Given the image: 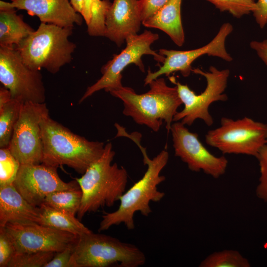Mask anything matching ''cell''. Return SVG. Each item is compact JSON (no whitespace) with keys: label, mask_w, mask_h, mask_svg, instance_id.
Returning <instances> with one entry per match:
<instances>
[{"label":"cell","mask_w":267,"mask_h":267,"mask_svg":"<svg viewBox=\"0 0 267 267\" xmlns=\"http://www.w3.org/2000/svg\"><path fill=\"white\" fill-rule=\"evenodd\" d=\"M141 23L138 0H114L107 13L104 37L120 46L137 34Z\"/></svg>","instance_id":"cell-17"},{"label":"cell","mask_w":267,"mask_h":267,"mask_svg":"<svg viewBox=\"0 0 267 267\" xmlns=\"http://www.w3.org/2000/svg\"><path fill=\"white\" fill-rule=\"evenodd\" d=\"M57 169L42 163L20 165L13 184L28 202L39 207L51 193L80 188L76 179L68 182L62 180Z\"/></svg>","instance_id":"cell-15"},{"label":"cell","mask_w":267,"mask_h":267,"mask_svg":"<svg viewBox=\"0 0 267 267\" xmlns=\"http://www.w3.org/2000/svg\"><path fill=\"white\" fill-rule=\"evenodd\" d=\"M192 72L199 74L206 79L207 86L200 94H196L186 85L177 81L174 78L171 82L177 87L179 98L184 105L183 109L175 114L173 122H180L184 125L191 126L196 119L202 120L208 126L214 123L209 112L210 105L216 101H225L227 96L224 93L230 75L228 69L219 70L211 66L208 71L199 68L193 69Z\"/></svg>","instance_id":"cell-7"},{"label":"cell","mask_w":267,"mask_h":267,"mask_svg":"<svg viewBox=\"0 0 267 267\" xmlns=\"http://www.w3.org/2000/svg\"><path fill=\"white\" fill-rule=\"evenodd\" d=\"M256 158L259 161L260 170L256 194L267 203V143L261 149Z\"/></svg>","instance_id":"cell-29"},{"label":"cell","mask_w":267,"mask_h":267,"mask_svg":"<svg viewBox=\"0 0 267 267\" xmlns=\"http://www.w3.org/2000/svg\"><path fill=\"white\" fill-rule=\"evenodd\" d=\"M148 85L150 89L142 94L124 86L108 92L123 101V114L136 123L157 132L165 122L168 133L178 108L182 104L177 87L168 86L163 78L154 80Z\"/></svg>","instance_id":"cell-3"},{"label":"cell","mask_w":267,"mask_h":267,"mask_svg":"<svg viewBox=\"0 0 267 267\" xmlns=\"http://www.w3.org/2000/svg\"><path fill=\"white\" fill-rule=\"evenodd\" d=\"M175 156L186 164L188 169L218 178L226 171L228 161L223 156L217 157L200 142L196 133L190 132L180 122L172 123L170 129Z\"/></svg>","instance_id":"cell-13"},{"label":"cell","mask_w":267,"mask_h":267,"mask_svg":"<svg viewBox=\"0 0 267 267\" xmlns=\"http://www.w3.org/2000/svg\"><path fill=\"white\" fill-rule=\"evenodd\" d=\"M74 246L56 252L53 258L45 266V267H72L71 258Z\"/></svg>","instance_id":"cell-32"},{"label":"cell","mask_w":267,"mask_h":267,"mask_svg":"<svg viewBox=\"0 0 267 267\" xmlns=\"http://www.w3.org/2000/svg\"><path fill=\"white\" fill-rule=\"evenodd\" d=\"M70 1L75 10L81 14L83 8V0H70Z\"/></svg>","instance_id":"cell-36"},{"label":"cell","mask_w":267,"mask_h":267,"mask_svg":"<svg viewBox=\"0 0 267 267\" xmlns=\"http://www.w3.org/2000/svg\"><path fill=\"white\" fill-rule=\"evenodd\" d=\"M39 207L42 216L41 224L78 236L91 231L75 216L55 210L44 203Z\"/></svg>","instance_id":"cell-21"},{"label":"cell","mask_w":267,"mask_h":267,"mask_svg":"<svg viewBox=\"0 0 267 267\" xmlns=\"http://www.w3.org/2000/svg\"><path fill=\"white\" fill-rule=\"evenodd\" d=\"M20 163L11 154L8 147L0 148V186L13 183Z\"/></svg>","instance_id":"cell-28"},{"label":"cell","mask_w":267,"mask_h":267,"mask_svg":"<svg viewBox=\"0 0 267 267\" xmlns=\"http://www.w3.org/2000/svg\"><path fill=\"white\" fill-rule=\"evenodd\" d=\"M221 11H226L237 18L253 13L256 9L255 0H207Z\"/></svg>","instance_id":"cell-27"},{"label":"cell","mask_w":267,"mask_h":267,"mask_svg":"<svg viewBox=\"0 0 267 267\" xmlns=\"http://www.w3.org/2000/svg\"><path fill=\"white\" fill-rule=\"evenodd\" d=\"M15 9L0 10V46H17L35 31Z\"/></svg>","instance_id":"cell-20"},{"label":"cell","mask_w":267,"mask_h":267,"mask_svg":"<svg viewBox=\"0 0 267 267\" xmlns=\"http://www.w3.org/2000/svg\"><path fill=\"white\" fill-rule=\"evenodd\" d=\"M15 253L13 241L3 227H0V267H8Z\"/></svg>","instance_id":"cell-30"},{"label":"cell","mask_w":267,"mask_h":267,"mask_svg":"<svg viewBox=\"0 0 267 267\" xmlns=\"http://www.w3.org/2000/svg\"><path fill=\"white\" fill-rule=\"evenodd\" d=\"M49 112L46 103H22L8 148L20 165L42 163L43 146L40 123Z\"/></svg>","instance_id":"cell-11"},{"label":"cell","mask_w":267,"mask_h":267,"mask_svg":"<svg viewBox=\"0 0 267 267\" xmlns=\"http://www.w3.org/2000/svg\"><path fill=\"white\" fill-rule=\"evenodd\" d=\"M43 146L42 164L58 168L66 165L83 175L102 155L104 143L89 141L51 119L49 112L41 123Z\"/></svg>","instance_id":"cell-1"},{"label":"cell","mask_w":267,"mask_h":267,"mask_svg":"<svg viewBox=\"0 0 267 267\" xmlns=\"http://www.w3.org/2000/svg\"><path fill=\"white\" fill-rule=\"evenodd\" d=\"M232 31L233 26L230 23L226 22L221 26L212 41L201 47L184 51L160 49L159 53L165 56L163 65L154 72L148 69L144 79V85H148L163 75L169 76L177 71L180 72L183 77H188L193 69L192 63L203 55L218 57L227 62L231 61L233 58L226 50L225 42Z\"/></svg>","instance_id":"cell-12"},{"label":"cell","mask_w":267,"mask_h":267,"mask_svg":"<svg viewBox=\"0 0 267 267\" xmlns=\"http://www.w3.org/2000/svg\"><path fill=\"white\" fill-rule=\"evenodd\" d=\"M256 9L253 12L256 22L261 28L267 24V0H258Z\"/></svg>","instance_id":"cell-33"},{"label":"cell","mask_w":267,"mask_h":267,"mask_svg":"<svg viewBox=\"0 0 267 267\" xmlns=\"http://www.w3.org/2000/svg\"><path fill=\"white\" fill-rule=\"evenodd\" d=\"M82 193L80 188L55 191L48 194L43 203L72 216L77 214L81 204Z\"/></svg>","instance_id":"cell-22"},{"label":"cell","mask_w":267,"mask_h":267,"mask_svg":"<svg viewBox=\"0 0 267 267\" xmlns=\"http://www.w3.org/2000/svg\"><path fill=\"white\" fill-rule=\"evenodd\" d=\"M199 267H250L249 261L238 251L223 250L214 252L201 262Z\"/></svg>","instance_id":"cell-24"},{"label":"cell","mask_w":267,"mask_h":267,"mask_svg":"<svg viewBox=\"0 0 267 267\" xmlns=\"http://www.w3.org/2000/svg\"><path fill=\"white\" fill-rule=\"evenodd\" d=\"M0 82L22 103H43L45 89L40 71L28 67L15 47L0 46Z\"/></svg>","instance_id":"cell-10"},{"label":"cell","mask_w":267,"mask_h":267,"mask_svg":"<svg viewBox=\"0 0 267 267\" xmlns=\"http://www.w3.org/2000/svg\"><path fill=\"white\" fill-rule=\"evenodd\" d=\"M140 148L147 170L143 177L121 196L118 209L113 212L104 213L102 216L99 232L121 223H123L129 230L134 229L135 213L138 212L147 217L152 212L150 203L158 202L165 196L164 192L159 190L158 185L166 178L160 173L168 162V152L163 150L151 159L147 156L145 149L141 146Z\"/></svg>","instance_id":"cell-2"},{"label":"cell","mask_w":267,"mask_h":267,"mask_svg":"<svg viewBox=\"0 0 267 267\" xmlns=\"http://www.w3.org/2000/svg\"><path fill=\"white\" fill-rule=\"evenodd\" d=\"M3 227L13 241L15 253L58 252L75 245L79 237L36 222L9 223Z\"/></svg>","instance_id":"cell-14"},{"label":"cell","mask_w":267,"mask_h":267,"mask_svg":"<svg viewBox=\"0 0 267 267\" xmlns=\"http://www.w3.org/2000/svg\"><path fill=\"white\" fill-rule=\"evenodd\" d=\"M73 29L41 22L15 47L28 67L39 71L44 68L54 74L72 59L77 47L69 39Z\"/></svg>","instance_id":"cell-5"},{"label":"cell","mask_w":267,"mask_h":267,"mask_svg":"<svg viewBox=\"0 0 267 267\" xmlns=\"http://www.w3.org/2000/svg\"><path fill=\"white\" fill-rule=\"evenodd\" d=\"M56 253L51 251L15 253L8 267H45Z\"/></svg>","instance_id":"cell-26"},{"label":"cell","mask_w":267,"mask_h":267,"mask_svg":"<svg viewBox=\"0 0 267 267\" xmlns=\"http://www.w3.org/2000/svg\"><path fill=\"white\" fill-rule=\"evenodd\" d=\"M111 3L109 0H93L91 18L87 24L90 36H104L107 13Z\"/></svg>","instance_id":"cell-25"},{"label":"cell","mask_w":267,"mask_h":267,"mask_svg":"<svg viewBox=\"0 0 267 267\" xmlns=\"http://www.w3.org/2000/svg\"><path fill=\"white\" fill-rule=\"evenodd\" d=\"M170 0H138L142 22L163 7Z\"/></svg>","instance_id":"cell-31"},{"label":"cell","mask_w":267,"mask_h":267,"mask_svg":"<svg viewBox=\"0 0 267 267\" xmlns=\"http://www.w3.org/2000/svg\"><path fill=\"white\" fill-rule=\"evenodd\" d=\"M93 0H83V8L81 14L88 24L91 18V7Z\"/></svg>","instance_id":"cell-35"},{"label":"cell","mask_w":267,"mask_h":267,"mask_svg":"<svg viewBox=\"0 0 267 267\" xmlns=\"http://www.w3.org/2000/svg\"><path fill=\"white\" fill-rule=\"evenodd\" d=\"M22 103L12 98L0 105V147H8L18 120Z\"/></svg>","instance_id":"cell-23"},{"label":"cell","mask_w":267,"mask_h":267,"mask_svg":"<svg viewBox=\"0 0 267 267\" xmlns=\"http://www.w3.org/2000/svg\"><path fill=\"white\" fill-rule=\"evenodd\" d=\"M41 221L40 207L28 202L13 183L0 186V227L9 223L40 224Z\"/></svg>","instance_id":"cell-18"},{"label":"cell","mask_w":267,"mask_h":267,"mask_svg":"<svg viewBox=\"0 0 267 267\" xmlns=\"http://www.w3.org/2000/svg\"><path fill=\"white\" fill-rule=\"evenodd\" d=\"M182 0H170L163 7L142 24L160 29L166 33L178 46L184 42V33L181 18Z\"/></svg>","instance_id":"cell-19"},{"label":"cell","mask_w":267,"mask_h":267,"mask_svg":"<svg viewBox=\"0 0 267 267\" xmlns=\"http://www.w3.org/2000/svg\"><path fill=\"white\" fill-rule=\"evenodd\" d=\"M13 8H15L13 6L11 2H6L3 0L0 1V10H6Z\"/></svg>","instance_id":"cell-37"},{"label":"cell","mask_w":267,"mask_h":267,"mask_svg":"<svg viewBox=\"0 0 267 267\" xmlns=\"http://www.w3.org/2000/svg\"><path fill=\"white\" fill-rule=\"evenodd\" d=\"M159 39L156 33L145 30L140 35L129 36L126 40V47L121 53L114 55L101 68L102 76L92 85L89 87L79 103H81L95 92L104 89L106 91L122 88V73L131 64L137 66L141 71H145L141 57L144 54L151 55L157 61L163 63L165 56L156 53L151 48V45Z\"/></svg>","instance_id":"cell-9"},{"label":"cell","mask_w":267,"mask_h":267,"mask_svg":"<svg viewBox=\"0 0 267 267\" xmlns=\"http://www.w3.org/2000/svg\"><path fill=\"white\" fill-rule=\"evenodd\" d=\"M205 141L223 154L257 157L267 143V124L246 117L236 120L222 117L219 127L207 132Z\"/></svg>","instance_id":"cell-8"},{"label":"cell","mask_w":267,"mask_h":267,"mask_svg":"<svg viewBox=\"0 0 267 267\" xmlns=\"http://www.w3.org/2000/svg\"><path fill=\"white\" fill-rule=\"evenodd\" d=\"M115 153L112 143L104 146L101 157L80 178H75L82 193L78 218L104 207H112L126 191L128 174L122 166L112 162Z\"/></svg>","instance_id":"cell-4"},{"label":"cell","mask_w":267,"mask_h":267,"mask_svg":"<svg viewBox=\"0 0 267 267\" xmlns=\"http://www.w3.org/2000/svg\"><path fill=\"white\" fill-rule=\"evenodd\" d=\"M250 46L267 66V39L262 41H251Z\"/></svg>","instance_id":"cell-34"},{"label":"cell","mask_w":267,"mask_h":267,"mask_svg":"<svg viewBox=\"0 0 267 267\" xmlns=\"http://www.w3.org/2000/svg\"><path fill=\"white\" fill-rule=\"evenodd\" d=\"M145 262L135 245L91 231L79 236L71 258L72 267H138Z\"/></svg>","instance_id":"cell-6"},{"label":"cell","mask_w":267,"mask_h":267,"mask_svg":"<svg viewBox=\"0 0 267 267\" xmlns=\"http://www.w3.org/2000/svg\"><path fill=\"white\" fill-rule=\"evenodd\" d=\"M13 6L37 16L41 22L63 27L80 26L83 17L73 8L69 0H11Z\"/></svg>","instance_id":"cell-16"}]
</instances>
